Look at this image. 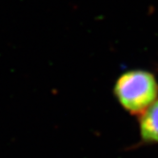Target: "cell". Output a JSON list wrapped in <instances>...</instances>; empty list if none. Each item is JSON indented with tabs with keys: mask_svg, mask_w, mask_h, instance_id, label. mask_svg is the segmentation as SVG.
I'll return each instance as SVG.
<instances>
[{
	"mask_svg": "<svg viewBox=\"0 0 158 158\" xmlns=\"http://www.w3.org/2000/svg\"><path fill=\"white\" fill-rule=\"evenodd\" d=\"M114 94L126 110L131 114H142L156 100L158 83L151 73L131 71L117 79Z\"/></svg>",
	"mask_w": 158,
	"mask_h": 158,
	"instance_id": "obj_1",
	"label": "cell"
},
{
	"mask_svg": "<svg viewBox=\"0 0 158 158\" xmlns=\"http://www.w3.org/2000/svg\"><path fill=\"white\" fill-rule=\"evenodd\" d=\"M139 127L143 141L158 143V100H155L141 114Z\"/></svg>",
	"mask_w": 158,
	"mask_h": 158,
	"instance_id": "obj_2",
	"label": "cell"
}]
</instances>
